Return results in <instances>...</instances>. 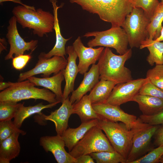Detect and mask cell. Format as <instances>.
<instances>
[{
    "mask_svg": "<svg viewBox=\"0 0 163 163\" xmlns=\"http://www.w3.org/2000/svg\"><path fill=\"white\" fill-rule=\"evenodd\" d=\"M84 10L97 14L111 27H121L127 15L133 7L132 0H70Z\"/></svg>",
    "mask_w": 163,
    "mask_h": 163,
    "instance_id": "6da1fadb",
    "label": "cell"
},
{
    "mask_svg": "<svg viewBox=\"0 0 163 163\" xmlns=\"http://www.w3.org/2000/svg\"><path fill=\"white\" fill-rule=\"evenodd\" d=\"M132 48L122 55L113 53L110 48L103 51L97 64L100 79L110 81L117 84L133 79L130 70L125 66L126 62L132 56Z\"/></svg>",
    "mask_w": 163,
    "mask_h": 163,
    "instance_id": "7a4b0ae2",
    "label": "cell"
},
{
    "mask_svg": "<svg viewBox=\"0 0 163 163\" xmlns=\"http://www.w3.org/2000/svg\"><path fill=\"white\" fill-rule=\"evenodd\" d=\"M12 12L23 28L32 29L33 34L39 37L53 31L54 17L49 11L41 8L34 10L21 5L14 7Z\"/></svg>",
    "mask_w": 163,
    "mask_h": 163,
    "instance_id": "3957f363",
    "label": "cell"
},
{
    "mask_svg": "<svg viewBox=\"0 0 163 163\" xmlns=\"http://www.w3.org/2000/svg\"><path fill=\"white\" fill-rule=\"evenodd\" d=\"M35 86L34 83L27 79L16 82H10V86L0 92V101L18 103L29 99L43 100L49 103L59 101L56 94L49 90L45 88H39Z\"/></svg>",
    "mask_w": 163,
    "mask_h": 163,
    "instance_id": "277c9868",
    "label": "cell"
},
{
    "mask_svg": "<svg viewBox=\"0 0 163 163\" xmlns=\"http://www.w3.org/2000/svg\"><path fill=\"white\" fill-rule=\"evenodd\" d=\"M97 126L105 133L115 150L126 161L132 147L134 135L140 130L130 129L122 122L112 121L101 116Z\"/></svg>",
    "mask_w": 163,
    "mask_h": 163,
    "instance_id": "5b68a950",
    "label": "cell"
},
{
    "mask_svg": "<svg viewBox=\"0 0 163 163\" xmlns=\"http://www.w3.org/2000/svg\"><path fill=\"white\" fill-rule=\"evenodd\" d=\"M150 21L140 8L133 7L127 15L121 27L126 33L131 48H139L142 42L149 38L148 27Z\"/></svg>",
    "mask_w": 163,
    "mask_h": 163,
    "instance_id": "8992f818",
    "label": "cell"
},
{
    "mask_svg": "<svg viewBox=\"0 0 163 163\" xmlns=\"http://www.w3.org/2000/svg\"><path fill=\"white\" fill-rule=\"evenodd\" d=\"M115 151L107 136L97 125L90 129L69 153L76 158L94 152Z\"/></svg>",
    "mask_w": 163,
    "mask_h": 163,
    "instance_id": "52a82bcc",
    "label": "cell"
},
{
    "mask_svg": "<svg viewBox=\"0 0 163 163\" xmlns=\"http://www.w3.org/2000/svg\"><path fill=\"white\" fill-rule=\"evenodd\" d=\"M83 36L86 38L94 37L88 42V47L100 46L113 48L120 55L125 54L128 50L127 37L121 27H111L104 31L88 32Z\"/></svg>",
    "mask_w": 163,
    "mask_h": 163,
    "instance_id": "ba28073f",
    "label": "cell"
},
{
    "mask_svg": "<svg viewBox=\"0 0 163 163\" xmlns=\"http://www.w3.org/2000/svg\"><path fill=\"white\" fill-rule=\"evenodd\" d=\"M92 105L95 112L100 116L112 121L122 122L130 129L139 130L150 125L142 122L136 116L126 113L120 106L106 102L94 104Z\"/></svg>",
    "mask_w": 163,
    "mask_h": 163,
    "instance_id": "9c48e42d",
    "label": "cell"
},
{
    "mask_svg": "<svg viewBox=\"0 0 163 163\" xmlns=\"http://www.w3.org/2000/svg\"><path fill=\"white\" fill-rule=\"evenodd\" d=\"M17 22L16 18L14 15L8 21L9 25L7 27L6 37L10 48L9 53L5 57V60H6L12 59L14 55L15 57L24 54L26 51L30 50L32 52L37 46L38 40H31L28 42L24 40L18 33Z\"/></svg>",
    "mask_w": 163,
    "mask_h": 163,
    "instance_id": "30bf717a",
    "label": "cell"
},
{
    "mask_svg": "<svg viewBox=\"0 0 163 163\" xmlns=\"http://www.w3.org/2000/svg\"><path fill=\"white\" fill-rule=\"evenodd\" d=\"M38 58L34 68L20 74L18 82L24 81L29 77L39 74H42L43 78L49 77L53 73L56 74L65 68L68 62L65 58L58 56H54L48 59Z\"/></svg>",
    "mask_w": 163,
    "mask_h": 163,
    "instance_id": "8fae6325",
    "label": "cell"
},
{
    "mask_svg": "<svg viewBox=\"0 0 163 163\" xmlns=\"http://www.w3.org/2000/svg\"><path fill=\"white\" fill-rule=\"evenodd\" d=\"M148 80L146 78H139L116 85L106 102L120 106L132 101L133 97L139 93L142 86Z\"/></svg>",
    "mask_w": 163,
    "mask_h": 163,
    "instance_id": "7c38bea8",
    "label": "cell"
},
{
    "mask_svg": "<svg viewBox=\"0 0 163 163\" xmlns=\"http://www.w3.org/2000/svg\"><path fill=\"white\" fill-rule=\"evenodd\" d=\"M159 125H151L137 131L134 134L133 145L126 163H131L143 156L149 148L151 139Z\"/></svg>",
    "mask_w": 163,
    "mask_h": 163,
    "instance_id": "4fadbf2b",
    "label": "cell"
},
{
    "mask_svg": "<svg viewBox=\"0 0 163 163\" xmlns=\"http://www.w3.org/2000/svg\"><path fill=\"white\" fill-rule=\"evenodd\" d=\"M39 143L46 152H51L58 163H77L76 158L65 150V142L61 136H44L41 137Z\"/></svg>",
    "mask_w": 163,
    "mask_h": 163,
    "instance_id": "5bb4252c",
    "label": "cell"
},
{
    "mask_svg": "<svg viewBox=\"0 0 163 163\" xmlns=\"http://www.w3.org/2000/svg\"><path fill=\"white\" fill-rule=\"evenodd\" d=\"M74 49L79 58L78 65L79 73L84 75L89 66L98 60L104 49L103 46L97 48L85 46L79 36L72 44Z\"/></svg>",
    "mask_w": 163,
    "mask_h": 163,
    "instance_id": "9a60e30c",
    "label": "cell"
},
{
    "mask_svg": "<svg viewBox=\"0 0 163 163\" xmlns=\"http://www.w3.org/2000/svg\"><path fill=\"white\" fill-rule=\"evenodd\" d=\"M60 107L51 112L48 115L42 114L41 116L45 120L53 122L55 125L57 134L61 136L67 129L69 120L73 114L72 104L69 97L62 102Z\"/></svg>",
    "mask_w": 163,
    "mask_h": 163,
    "instance_id": "2e32d148",
    "label": "cell"
},
{
    "mask_svg": "<svg viewBox=\"0 0 163 163\" xmlns=\"http://www.w3.org/2000/svg\"><path fill=\"white\" fill-rule=\"evenodd\" d=\"M52 3L53 9V12L54 17V29L56 34V41L55 44L52 48L47 53L41 52L38 56V57L48 59L54 56H58L65 58L66 56L65 45L66 42L71 37L68 39H65L62 36L60 30L58 16V10L62 7V5L58 6L56 0H49Z\"/></svg>",
    "mask_w": 163,
    "mask_h": 163,
    "instance_id": "e0dca14e",
    "label": "cell"
},
{
    "mask_svg": "<svg viewBox=\"0 0 163 163\" xmlns=\"http://www.w3.org/2000/svg\"><path fill=\"white\" fill-rule=\"evenodd\" d=\"M66 54H68L69 56L67 59V65L65 68L62 70L66 82L63 92V101L69 97L70 94L74 90L75 80L79 72L78 66L76 63L78 56L73 46H67L66 48Z\"/></svg>",
    "mask_w": 163,
    "mask_h": 163,
    "instance_id": "ac0fdd59",
    "label": "cell"
},
{
    "mask_svg": "<svg viewBox=\"0 0 163 163\" xmlns=\"http://www.w3.org/2000/svg\"><path fill=\"white\" fill-rule=\"evenodd\" d=\"M84 75L83 80L78 87L72 92L69 98L72 104L79 101L87 92L90 91L99 81L100 73L97 64H92L89 71Z\"/></svg>",
    "mask_w": 163,
    "mask_h": 163,
    "instance_id": "d6986e66",
    "label": "cell"
},
{
    "mask_svg": "<svg viewBox=\"0 0 163 163\" xmlns=\"http://www.w3.org/2000/svg\"><path fill=\"white\" fill-rule=\"evenodd\" d=\"M98 123V119H93L82 123L81 124L76 128H69L66 130L61 136L69 152L71 151L90 129L97 125Z\"/></svg>",
    "mask_w": 163,
    "mask_h": 163,
    "instance_id": "ffe728a7",
    "label": "cell"
},
{
    "mask_svg": "<svg viewBox=\"0 0 163 163\" xmlns=\"http://www.w3.org/2000/svg\"><path fill=\"white\" fill-rule=\"evenodd\" d=\"M27 79L36 86L43 87L50 90L56 94L57 100L62 102L63 93L61 85L64 79L62 70L51 77L39 78L33 76Z\"/></svg>",
    "mask_w": 163,
    "mask_h": 163,
    "instance_id": "44dd1931",
    "label": "cell"
},
{
    "mask_svg": "<svg viewBox=\"0 0 163 163\" xmlns=\"http://www.w3.org/2000/svg\"><path fill=\"white\" fill-rule=\"evenodd\" d=\"M20 134L15 133L0 142V163H9L19 155L21 149L18 141Z\"/></svg>",
    "mask_w": 163,
    "mask_h": 163,
    "instance_id": "7402d4cb",
    "label": "cell"
},
{
    "mask_svg": "<svg viewBox=\"0 0 163 163\" xmlns=\"http://www.w3.org/2000/svg\"><path fill=\"white\" fill-rule=\"evenodd\" d=\"M132 101L138 104L139 110L144 115H153L163 111V99L161 98L138 93Z\"/></svg>",
    "mask_w": 163,
    "mask_h": 163,
    "instance_id": "603a6c76",
    "label": "cell"
},
{
    "mask_svg": "<svg viewBox=\"0 0 163 163\" xmlns=\"http://www.w3.org/2000/svg\"><path fill=\"white\" fill-rule=\"evenodd\" d=\"M72 106L73 114H77L82 123L101 118L94 109L88 95H84L79 101L72 104Z\"/></svg>",
    "mask_w": 163,
    "mask_h": 163,
    "instance_id": "cb8c5ba5",
    "label": "cell"
},
{
    "mask_svg": "<svg viewBox=\"0 0 163 163\" xmlns=\"http://www.w3.org/2000/svg\"><path fill=\"white\" fill-rule=\"evenodd\" d=\"M116 85L112 82L101 79L88 95L92 104L106 102Z\"/></svg>",
    "mask_w": 163,
    "mask_h": 163,
    "instance_id": "d4e9b609",
    "label": "cell"
},
{
    "mask_svg": "<svg viewBox=\"0 0 163 163\" xmlns=\"http://www.w3.org/2000/svg\"><path fill=\"white\" fill-rule=\"evenodd\" d=\"M146 48L149 51L146 60L151 66L163 65V42L146 38L143 41L139 47L142 49Z\"/></svg>",
    "mask_w": 163,
    "mask_h": 163,
    "instance_id": "484cf974",
    "label": "cell"
},
{
    "mask_svg": "<svg viewBox=\"0 0 163 163\" xmlns=\"http://www.w3.org/2000/svg\"><path fill=\"white\" fill-rule=\"evenodd\" d=\"M61 102L58 101L55 103L44 105L42 102L39 103L34 106L25 107L24 104L19 108L14 118L13 123L15 125L20 128L24 120L33 114L38 113L41 115V111L45 109L51 108Z\"/></svg>",
    "mask_w": 163,
    "mask_h": 163,
    "instance_id": "4316f807",
    "label": "cell"
},
{
    "mask_svg": "<svg viewBox=\"0 0 163 163\" xmlns=\"http://www.w3.org/2000/svg\"><path fill=\"white\" fill-rule=\"evenodd\" d=\"M163 21V2H159L151 18L148 27L149 38L155 40L160 35Z\"/></svg>",
    "mask_w": 163,
    "mask_h": 163,
    "instance_id": "83f0119b",
    "label": "cell"
},
{
    "mask_svg": "<svg viewBox=\"0 0 163 163\" xmlns=\"http://www.w3.org/2000/svg\"><path fill=\"white\" fill-rule=\"evenodd\" d=\"M90 155L97 163H126V160L118 152L102 151L91 153Z\"/></svg>",
    "mask_w": 163,
    "mask_h": 163,
    "instance_id": "f1b7e54d",
    "label": "cell"
},
{
    "mask_svg": "<svg viewBox=\"0 0 163 163\" xmlns=\"http://www.w3.org/2000/svg\"><path fill=\"white\" fill-rule=\"evenodd\" d=\"M24 102L18 103L0 101V121L14 118L20 107Z\"/></svg>",
    "mask_w": 163,
    "mask_h": 163,
    "instance_id": "f546056e",
    "label": "cell"
},
{
    "mask_svg": "<svg viewBox=\"0 0 163 163\" xmlns=\"http://www.w3.org/2000/svg\"><path fill=\"white\" fill-rule=\"evenodd\" d=\"M15 133H18L22 135L26 133L18 128L11 120L0 121V142Z\"/></svg>",
    "mask_w": 163,
    "mask_h": 163,
    "instance_id": "4dcf8cb0",
    "label": "cell"
},
{
    "mask_svg": "<svg viewBox=\"0 0 163 163\" xmlns=\"http://www.w3.org/2000/svg\"><path fill=\"white\" fill-rule=\"evenodd\" d=\"M146 78L149 81L163 91V65H156L147 72Z\"/></svg>",
    "mask_w": 163,
    "mask_h": 163,
    "instance_id": "1f68e13d",
    "label": "cell"
},
{
    "mask_svg": "<svg viewBox=\"0 0 163 163\" xmlns=\"http://www.w3.org/2000/svg\"><path fill=\"white\" fill-rule=\"evenodd\" d=\"M133 7L142 9L150 19L159 2L158 0H132Z\"/></svg>",
    "mask_w": 163,
    "mask_h": 163,
    "instance_id": "d6a6232c",
    "label": "cell"
},
{
    "mask_svg": "<svg viewBox=\"0 0 163 163\" xmlns=\"http://www.w3.org/2000/svg\"><path fill=\"white\" fill-rule=\"evenodd\" d=\"M163 155V145L151 150L145 155L131 163H156Z\"/></svg>",
    "mask_w": 163,
    "mask_h": 163,
    "instance_id": "836d02e7",
    "label": "cell"
},
{
    "mask_svg": "<svg viewBox=\"0 0 163 163\" xmlns=\"http://www.w3.org/2000/svg\"><path fill=\"white\" fill-rule=\"evenodd\" d=\"M139 93L163 99V91L152 83L148 79L142 86Z\"/></svg>",
    "mask_w": 163,
    "mask_h": 163,
    "instance_id": "e575fe53",
    "label": "cell"
},
{
    "mask_svg": "<svg viewBox=\"0 0 163 163\" xmlns=\"http://www.w3.org/2000/svg\"><path fill=\"white\" fill-rule=\"evenodd\" d=\"M139 118L142 122L151 125H163V111L153 115L146 116L142 114Z\"/></svg>",
    "mask_w": 163,
    "mask_h": 163,
    "instance_id": "d590c367",
    "label": "cell"
},
{
    "mask_svg": "<svg viewBox=\"0 0 163 163\" xmlns=\"http://www.w3.org/2000/svg\"><path fill=\"white\" fill-rule=\"evenodd\" d=\"M31 58L30 54H22L14 57L12 60L13 66L16 70H21L25 66Z\"/></svg>",
    "mask_w": 163,
    "mask_h": 163,
    "instance_id": "8d00e7d4",
    "label": "cell"
},
{
    "mask_svg": "<svg viewBox=\"0 0 163 163\" xmlns=\"http://www.w3.org/2000/svg\"><path fill=\"white\" fill-rule=\"evenodd\" d=\"M154 136L155 145L157 147L163 145V125L159 126Z\"/></svg>",
    "mask_w": 163,
    "mask_h": 163,
    "instance_id": "74e56055",
    "label": "cell"
},
{
    "mask_svg": "<svg viewBox=\"0 0 163 163\" xmlns=\"http://www.w3.org/2000/svg\"><path fill=\"white\" fill-rule=\"evenodd\" d=\"M77 163H94V159L90 155L80 156L76 158Z\"/></svg>",
    "mask_w": 163,
    "mask_h": 163,
    "instance_id": "f35d334b",
    "label": "cell"
},
{
    "mask_svg": "<svg viewBox=\"0 0 163 163\" xmlns=\"http://www.w3.org/2000/svg\"><path fill=\"white\" fill-rule=\"evenodd\" d=\"M7 1H11L15 3H19L21 5H23L27 8L33 9L34 10L35 9V8L34 6H31L27 5L25 4H23L21 1L20 0H0V3L3 2Z\"/></svg>",
    "mask_w": 163,
    "mask_h": 163,
    "instance_id": "ab89813d",
    "label": "cell"
},
{
    "mask_svg": "<svg viewBox=\"0 0 163 163\" xmlns=\"http://www.w3.org/2000/svg\"><path fill=\"white\" fill-rule=\"evenodd\" d=\"M10 85V82H5L1 81L0 82V90L3 91L9 87Z\"/></svg>",
    "mask_w": 163,
    "mask_h": 163,
    "instance_id": "60d3db41",
    "label": "cell"
},
{
    "mask_svg": "<svg viewBox=\"0 0 163 163\" xmlns=\"http://www.w3.org/2000/svg\"><path fill=\"white\" fill-rule=\"evenodd\" d=\"M6 41L4 38L0 39V53L3 50H6Z\"/></svg>",
    "mask_w": 163,
    "mask_h": 163,
    "instance_id": "b9f144b4",
    "label": "cell"
},
{
    "mask_svg": "<svg viewBox=\"0 0 163 163\" xmlns=\"http://www.w3.org/2000/svg\"><path fill=\"white\" fill-rule=\"evenodd\" d=\"M155 40L158 41H163V26L162 27L160 36L158 38H157L156 40Z\"/></svg>",
    "mask_w": 163,
    "mask_h": 163,
    "instance_id": "7bdbcfd3",
    "label": "cell"
},
{
    "mask_svg": "<svg viewBox=\"0 0 163 163\" xmlns=\"http://www.w3.org/2000/svg\"><path fill=\"white\" fill-rule=\"evenodd\" d=\"M159 162L163 163V155L161 156L159 160Z\"/></svg>",
    "mask_w": 163,
    "mask_h": 163,
    "instance_id": "ee69618b",
    "label": "cell"
},
{
    "mask_svg": "<svg viewBox=\"0 0 163 163\" xmlns=\"http://www.w3.org/2000/svg\"><path fill=\"white\" fill-rule=\"evenodd\" d=\"M161 2H163V0H161Z\"/></svg>",
    "mask_w": 163,
    "mask_h": 163,
    "instance_id": "f6af8a7d",
    "label": "cell"
}]
</instances>
